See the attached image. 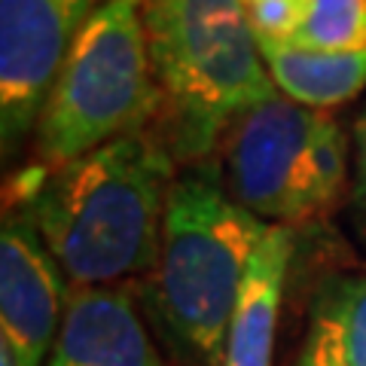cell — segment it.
Segmentation results:
<instances>
[{
    "instance_id": "obj_11",
    "label": "cell",
    "mask_w": 366,
    "mask_h": 366,
    "mask_svg": "<svg viewBox=\"0 0 366 366\" xmlns=\"http://www.w3.org/2000/svg\"><path fill=\"white\" fill-rule=\"evenodd\" d=\"M290 366H366V272L333 274L315 290Z\"/></svg>"
},
{
    "instance_id": "obj_10",
    "label": "cell",
    "mask_w": 366,
    "mask_h": 366,
    "mask_svg": "<svg viewBox=\"0 0 366 366\" xmlns=\"http://www.w3.org/2000/svg\"><path fill=\"white\" fill-rule=\"evenodd\" d=\"M274 89L302 107L330 113L366 89V49H312L300 43L259 40Z\"/></svg>"
},
{
    "instance_id": "obj_7",
    "label": "cell",
    "mask_w": 366,
    "mask_h": 366,
    "mask_svg": "<svg viewBox=\"0 0 366 366\" xmlns=\"http://www.w3.org/2000/svg\"><path fill=\"white\" fill-rule=\"evenodd\" d=\"M67 274L25 211L0 229V342L19 366H46L67 308Z\"/></svg>"
},
{
    "instance_id": "obj_15",
    "label": "cell",
    "mask_w": 366,
    "mask_h": 366,
    "mask_svg": "<svg viewBox=\"0 0 366 366\" xmlns=\"http://www.w3.org/2000/svg\"><path fill=\"white\" fill-rule=\"evenodd\" d=\"M137 4H144V0H137Z\"/></svg>"
},
{
    "instance_id": "obj_5",
    "label": "cell",
    "mask_w": 366,
    "mask_h": 366,
    "mask_svg": "<svg viewBox=\"0 0 366 366\" xmlns=\"http://www.w3.org/2000/svg\"><path fill=\"white\" fill-rule=\"evenodd\" d=\"M348 150V137L330 113L274 92L229 122L214 150V171L244 211L293 229L339 202Z\"/></svg>"
},
{
    "instance_id": "obj_9",
    "label": "cell",
    "mask_w": 366,
    "mask_h": 366,
    "mask_svg": "<svg viewBox=\"0 0 366 366\" xmlns=\"http://www.w3.org/2000/svg\"><path fill=\"white\" fill-rule=\"evenodd\" d=\"M293 229L269 226L247 262L226 333L223 366H272L281 296L293 259Z\"/></svg>"
},
{
    "instance_id": "obj_3",
    "label": "cell",
    "mask_w": 366,
    "mask_h": 366,
    "mask_svg": "<svg viewBox=\"0 0 366 366\" xmlns=\"http://www.w3.org/2000/svg\"><path fill=\"white\" fill-rule=\"evenodd\" d=\"M150 61L174 159L214 156L238 113L272 98L274 83L242 0H144Z\"/></svg>"
},
{
    "instance_id": "obj_6",
    "label": "cell",
    "mask_w": 366,
    "mask_h": 366,
    "mask_svg": "<svg viewBox=\"0 0 366 366\" xmlns=\"http://www.w3.org/2000/svg\"><path fill=\"white\" fill-rule=\"evenodd\" d=\"M95 0H0V137L13 156L37 129L67 52Z\"/></svg>"
},
{
    "instance_id": "obj_8",
    "label": "cell",
    "mask_w": 366,
    "mask_h": 366,
    "mask_svg": "<svg viewBox=\"0 0 366 366\" xmlns=\"http://www.w3.org/2000/svg\"><path fill=\"white\" fill-rule=\"evenodd\" d=\"M46 366H168L144 308L122 284L71 287Z\"/></svg>"
},
{
    "instance_id": "obj_13",
    "label": "cell",
    "mask_w": 366,
    "mask_h": 366,
    "mask_svg": "<svg viewBox=\"0 0 366 366\" xmlns=\"http://www.w3.org/2000/svg\"><path fill=\"white\" fill-rule=\"evenodd\" d=\"M257 40L293 43L312 16L315 0H242Z\"/></svg>"
},
{
    "instance_id": "obj_14",
    "label": "cell",
    "mask_w": 366,
    "mask_h": 366,
    "mask_svg": "<svg viewBox=\"0 0 366 366\" xmlns=\"http://www.w3.org/2000/svg\"><path fill=\"white\" fill-rule=\"evenodd\" d=\"M354 171H357V199L366 204V110L354 125Z\"/></svg>"
},
{
    "instance_id": "obj_4",
    "label": "cell",
    "mask_w": 366,
    "mask_h": 366,
    "mask_svg": "<svg viewBox=\"0 0 366 366\" xmlns=\"http://www.w3.org/2000/svg\"><path fill=\"white\" fill-rule=\"evenodd\" d=\"M162 113L144 9L137 0H104L67 52L40 110L37 153L59 168L122 134L147 132Z\"/></svg>"
},
{
    "instance_id": "obj_12",
    "label": "cell",
    "mask_w": 366,
    "mask_h": 366,
    "mask_svg": "<svg viewBox=\"0 0 366 366\" xmlns=\"http://www.w3.org/2000/svg\"><path fill=\"white\" fill-rule=\"evenodd\" d=\"M293 43L336 52L366 49V0H315Z\"/></svg>"
},
{
    "instance_id": "obj_1",
    "label": "cell",
    "mask_w": 366,
    "mask_h": 366,
    "mask_svg": "<svg viewBox=\"0 0 366 366\" xmlns=\"http://www.w3.org/2000/svg\"><path fill=\"white\" fill-rule=\"evenodd\" d=\"M174 180L165 137L134 132L43 168L21 211L74 287H107L153 269Z\"/></svg>"
},
{
    "instance_id": "obj_2",
    "label": "cell",
    "mask_w": 366,
    "mask_h": 366,
    "mask_svg": "<svg viewBox=\"0 0 366 366\" xmlns=\"http://www.w3.org/2000/svg\"><path fill=\"white\" fill-rule=\"evenodd\" d=\"M269 226L229 196L214 165L174 180L141 308L180 363L223 366L238 290Z\"/></svg>"
}]
</instances>
